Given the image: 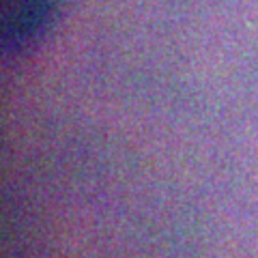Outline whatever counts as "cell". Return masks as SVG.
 <instances>
[{"label":"cell","instance_id":"1","mask_svg":"<svg viewBox=\"0 0 258 258\" xmlns=\"http://www.w3.org/2000/svg\"><path fill=\"white\" fill-rule=\"evenodd\" d=\"M52 0H3L5 35L9 39H24L41 28L47 18Z\"/></svg>","mask_w":258,"mask_h":258}]
</instances>
